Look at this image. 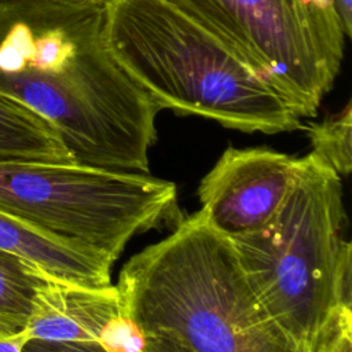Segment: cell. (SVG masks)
<instances>
[{
  "instance_id": "obj_1",
  "label": "cell",
  "mask_w": 352,
  "mask_h": 352,
  "mask_svg": "<svg viewBox=\"0 0 352 352\" xmlns=\"http://www.w3.org/2000/svg\"><path fill=\"white\" fill-rule=\"evenodd\" d=\"M0 94L48 120L76 164L148 172L160 107L103 38V3L0 0Z\"/></svg>"
},
{
  "instance_id": "obj_2",
  "label": "cell",
  "mask_w": 352,
  "mask_h": 352,
  "mask_svg": "<svg viewBox=\"0 0 352 352\" xmlns=\"http://www.w3.org/2000/svg\"><path fill=\"white\" fill-rule=\"evenodd\" d=\"M122 315L190 352H308L264 308L231 241L201 210L132 256L116 285Z\"/></svg>"
},
{
  "instance_id": "obj_3",
  "label": "cell",
  "mask_w": 352,
  "mask_h": 352,
  "mask_svg": "<svg viewBox=\"0 0 352 352\" xmlns=\"http://www.w3.org/2000/svg\"><path fill=\"white\" fill-rule=\"evenodd\" d=\"M103 38L160 110L201 116L243 132L302 128L294 109L258 70L166 0H104Z\"/></svg>"
},
{
  "instance_id": "obj_4",
  "label": "cell",
  "mask_w": 352,
  "mask_h": 352,
  "mask_svg": "<svg viewBox=\"0 0 352 352\" xmlns=\"http://www.w3.org/2000/svg\"><path fill=\"white\" fill-rule=\"evenodd\" d=\"M341 177L312 151L272 220L230 239L268 314L302 346L340 308H352V248L344 239Z\"/></svg>"
},
{
  "instance_id": "obj_5",
  "label": "cell",
  "mask_w": 352,
  "mask_h": 352,
  "mask_svg": "<svg viewBox=\"0 0 352 352\" xmlns=\"http://www.w3.org/2000/svg\"><path fill=\"white\" fill-rule=\"evenodd\" d=\"M176 184L80 164L0 162V212L76 242L111 264L175 209Z\"/></svg>"
},
{
  "instance_id": "obj_6",
  "label": "cell",
  "mask_w": 352,
  "mask_h": 352,
  "mask_svg": "<svg viewBox=\"0 0 352 352\" xmlns=\"http://www.w3.org/2000/svg\"><path fill=\"white\" fill-rule=\"evenodd\" d=\"M258 70L300 118L315 117L344 55L336 0H166Z\"/></svg>"
},
{
  "instance_id": "obj_7",
  "label": "cell",
  "mask_w": 352,
  "mask_h": 352,
  "mask_svg": "<svg viewBox=\"0 0 352 352\" xmlns=\"http://www.w3.org/2000/svg\"><path fill=\"white\" fill-rule=\"evenodd\" d=\"M298 161L263 147H228L198 188L209 226L228 239L265 227L282 206Z\"/></svg>"
},
{
  "instance_id": "obj_8",
  "label": "cell",
  "mask_w": 352,
  "mask_h": 352,
  "mask_svg": "<svg viewBox=\"0 0 352 352\" xmlns=\"http://www.w3.org/2000/svg\"><path fill=\"white\" fill-rule=\"evenodd\" d=\"M122 315L116 285L82 287L51 282L34 302L26 333L48 341H96L116 318Z\"/></svg>"
},
{
  "instance_id": "obj_9",
  "label": "cell",
  "mask_w": 352,
  "mask_h": 352,
  "mask_svg": "<svg viewBox=\"0 0 352 352\" xmlns=\"http://www.w3.org/2000/svg\"><path fill=\"white\" fill-rule=\"evenodd\" d=\"M0 249L32 263L55 282L106 287L113 264L95 252L0 212Z\"/></svg>"
},
{
  "instance_id": "obj_10",
  "label": "cell",
  "mask_w": 352,
  "mask_h": 352,
  "mask_svg": "<svg viewBox=\"0 0 352 352\" xmlns=\"http://www.w3.org/2000/svg\"><path fill=\"white\" fill-rule=\"evenodd\" d=\"M0 162L76 164L59 132L48 120L1 94Z\"/></svg>"
},
{
  "instance_id": "obj_11",
  "label": "cell",
  "mask_w": 352,
  "mask_h": 352,
  "mask_svg": "<svg viewBox=\"0 0 352 352\" xmlns=\"http://www.w3.org/2000/svg\"><path fill=\"white\" fill-rule=\"evenodd\" d=\"M51 282L32 263L0 249V338L26 331L36 298Z\"/></svg>"
},
{
  "instance_id": "obj_12",
  "label": "cell",
  "mask_w": 352,
  "mask_h": 352,
  "mask_svg": "<svg viewBox=\"0 0 352 352\" xmlns=\"http://www.w3.org/2000/svg\"><path fill=\"white\" fill-rule=\"evenodd\" d=\"M351 113V102H348L341 111L307 126L312 153L327 164L340 177L348 176L352 169Z\"/></svg>"
},
{
  "instance_id": "obj_13",
  "label": "cell",
  "mask_w": 352,
  "mask_h": 352,
  "mask_svg": "<svg viewBox=\"0 0 352 352\" xmlns=\"http://www.w3.org/2000/svg\"><path fill=\"white\" fill-rule=\"evenodd\" d=\"M308 352H352V308H340L326 322Z\"/></svg>"
},
{
  "instance_id": "obj_14",
  "label": "cell",
  "mask_w": 352,
  "mask_h": 352,
  "mask_svg": "<svg viewBox=\"0 0 352 352\" xmlns=\"http://www.w3.org/2000/svg\"><path fill=\"white\" fill-rule=\"evenodd\" d=\"M146 336L126 316L111 320L103 330L99 344L110 352H142Z\"/></svg>"
},
{
  "instance_id": "obj_15",
  "label": "cell",
  "mask_w": 352,
  "mask_h": 352,
  "mask_svg": "<svg viewBox=\"0 0 352 352\" xmlns=\"http://www.w3.org/2000/svg\"><path fill=\"white\" fill-rule=\"evenodd\" d=\"M22 352H110L96 341H48L40 338H29Z\"/></svg>"
},
{
  "instance_id": "obj_16",
  "label": "cell",
  "mask_w": 352,
  "mask_h": 352,
  "mask_svg": "<svg viewBox=\"0 0 352 352\" xmlns=\"http://www.w3.org/2000/svg\"><path fill=\"white\" fill-rule=\"evenodd\" d=\"M142 352H190L184 345L166 336L146 337Z\"/></svg>"
},
{
  "instance_id": "obj_17",
  "label": "cell",
  "mask_w": 352,
  "mask_h": 352,
  "mask_svg": "<svg viewBox=\"0 0 352 352\" xmlns=\"http://www.w3.org/2000/svg\"><path fill=\"white\" fill-rule=\"evenodd\" d=\"M336 4L344 34L349 37L352 32V0H336Z\"/></svg>"
},
{
  "instance_id": "obj_18",
  "label": "cell",
  "mask_w": 352,
  "mask_h": 352,
  "mask_svg": "<svg viewBox=\"0 0 352 352\" xmlns=\"http://www.w3.org/2000/svg\"><path fill=\"white\" fill-rule=\"evenodd\" d=\"M28 340L26 331L8 338H0V352H22V346Z\"/></svg>"
},
{
  "instance_id": "obj_19",
  "label": "cell",
  "mask_w": 352,
  "mask_h": 352,
  "mask_svg": "<svg viewBox=\"0 0 352 352\" xmlns=\"http://www.w3.org/2000/svg\"><path fill=\"white\" fill-rule=\"evenodd\" d=\"M60 1H72V3H103L104 0H60Z\"/></svg>"
}]
</instances>
